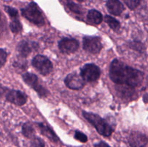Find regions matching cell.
Segmentation results:
<instances>
[{
  "label": "cell",
  "instance_id": "6da1fadb",
  "mask_svg": "<svg viewBox=\"0 0 148 147\" xmlns=\"http://www.w3.org/2000/svg\"><path fill=\"white\" fill-rule=\"evenodd\" d=\"M110 78L116 84L135 87L141 84L144 74L140 71L127 66L121 61L114 59L110 66Z\"/></svg>",
  "mask_w": 148,
  "mask_h": 147
},
{
  "label": "cell",
  "instance_id": "7a4b0ae2",
  "mask_svg": "<svg viewBox=\"0 0 148 147\" xmlns=\"http://www.w3.org/2000/svg\"><path fill=\"white\" fill-rule=\"evenodd\" d=\"M84 118H86L94 127L98 133L104 137H109L112 134L114 129L111 127V125L106 122L103 118H101L99 115L92 112H88L83 111L82 112Z\"/></svg>",
  "mask_w": 148,
  "mask_h": 147
},
{
  "label": "cell",
  "instance_id": "3957f363",
  "mask_svg": "<svg viewBox=\"0 0 148 147\" xmlns=\"http://www.w3.org/2000/svg\"><path fill=\"white\" fill-rule=\"evenodd\" d=\"M22 14L27 20L37 25H43L44 24V17L40 8L36 2L31 1L27 7L21 10Z\"/></svg>",
  "mask_w": 148,
  "mask_h": 147
},
{
  "label": "cell",
  "instance_id": "277c9868",
  "mask_svg": "<svg viewBox=\"0 0 148 147\" xmlns=\"http://www.w3.org/2000/svg\"><path fill=\"white\" fill-rule=\"evenodd\" d=\"M32 65L42 75H47L53 69V64L46 56L38 55L32 61Z\"/></svg>",
  "mask_w": 148,
  "mask_h": 147
},
{
  "label": "cell",
  "instance_id": "5b68a950",
  "mask_svg": "<svg viewBox=\"0 0 148 147\" xmlns=\"http://www.w3.org/2000/svg\"><path fill=\"white\" fill-rule=\"evenodd\" d=\"M101 76V70L98 66L92 63L85 65L81 69V76L85 82H95Z\"/></svg>",
  "mask_w": 148,
  "mask_h": 147
},
{
  "label": "cell",
  "instance_id": "8992f818",
  "mask_svg": "<svg viewBox=\"0 0 148 147\" xmlns=\"http://www.w3.org/2000/svg\"><path fill=\"white\" fill-rule=\"evenodd\" d=\"M23 80L30 87L33 88L40 97H46L49 94L48 91L38 82V77L31 73H25L23 76Z\"/></svg>",
  "mask_w": 148,
  "mask_h": 147
},
{
  "label": "cell",
  "instance_id": "52a82bcc",
  "mask_svg": "<svg viewBox=\"0 0 148 147\" xmlns=\"http://www.w3.org/2000/svg\"><path fill=\"white\" fill-rule=\"evenodd\" d=\"M83 48L92 54H97L102 49L101 38L93 36H85L83 38Z\"/></svg>",
  "mask_w": 148,
  "mask_h": 147
},
{
  "label": "cell",
  "instance_id": "ba28073f",
  "mask_svg": "<svg viewBox=\"0 0 148 147\" xmlns=\"http://www.w3.org/2000/svg\"><path fill=\"white\" fill-rule=\"evenodd\" d=\"M64 83L71 89H79L85 85V82L81 75L77 74H69L64 79Z\"/></svg>",
  "mask_w": 148,
  "mask_h": 147
},
{
  "label": "cell",
  "instance_id": "9c48e42d",
  "mask_svg": "<svg viewBox=\"0 0 148 147\" xmlns=\"http://www.w3.org/2000/svg\"><path fill=\"white\" fill-rule=\"evenodd\" d=\"M79 48V43L76 39L63 38L59 42V48L62 53H71L76 51Z\"/></svg>",
  "mask_w": 148,
  "mask_h": 147
},
{
  "label": "cell",
  "instance_id": "30bf717a",
  "mask_svg": "<svg viewBox=\"0 0 148 147\" xmlns=\"http://www.w3.org/2000/svg\"><path fill=\"white\" fill-rule=\"evenodd\" d=\"M128 143L131 147H146L147 137L140 132H132L129 136Z\"/></svg>",
  "mask_w": 148,
  "mask_h": 147
},
{
  "label": "cell",
  "instance_id": "8fae6325",
  "mask_svg": "<svg viewBox=\"0 0 148 147\" xmlns=\"http://www.w3.org/2000/svg\"><path fill=\"white\" fill-rule=\"evenodd\" d=\"M7 101L16 105L21 106L27 102V96L22 92L18 90H10L6 95Z\"/></svg>",
  "mask_w": 148,
  "mask_h": 147
},
{
  "label": "cell",
  "instance_id": "7c38bea8",
  "mask_svg": "<svg viewBox=\"0 0 148 147\" xmlns=\"http://www.w3.org/2000/svg\"><path fill=\"white\" fill-rule=\"evenodd\" d=\"M37 47L38 44L36 43L31 41H27V40H23V41H21L19 43L17 48L22 56L26 57Z\"/></svg>",
  "mask_w": 148,
  "mask_h": 147
},
{
  "label": "cell",
  "instance_id": "4fadbf2b",
  "mask_svg": "<svg viewBox=\"0 0 148 147\" xmlns=\"http://www.w3.org/2000/svg\"><path fill=\"white\" fill-rule=\"evenodd\" d=\"M106 7L111 14L119 16L124 12V6L119 0H107Z\"/></svg>",
  "mask_w": 148,
  "mask_h": 147
},
{
  "label": "cell",
  "instance_id": "5bb4252c",
  "mask_svg": "<svg viewBox=\"0 0 148 147\" xmlns=\"http://www.w3.org/2000/svg\"><path fill=\"white\" fill-rule=\"evenodd\" d=\"M37 126L39 128L40 133L44 135L45 137H46L49 141L55 143V144L59 142V138L50 127L43 123H37Z\"/></svg>",
  "mask_w": 148,
  "mask_h": 147
},
{
  "label": "cell",
  "instance_id": "9a60e30c",
  "mask_svg": "<svg viewBox=\"0 0 148 147\" xmlns=\"http://www.w3.org/2000/svg\"><path fill=\"white\" fill-rule=\"evenodd\" d=\"M119 94H120L121 97L126 98V99H134L136 97L137 95L132 86L126 85L124 86H119Z\"/></svg>",
  "mask_w": 148,
  "mask_h": 147
},
{
  "label": "cell",
  "instance_id": "2e32d148",
  "mask_svg": "<svg viewBox=\"0 0 148 147\" xmlns=\"http://www.w3.org/2000/svg\"><path fill=\"white\" fill-rule=\"evenodd\" d=\"M87 19L90 23L93 24H101L103 20V16L100 12L95 10H91L88 12Z\"/></svg>",
  "mask_w": 148,
  "mask_h": 147
},
{
  "label": "cell",
  "instance_id": "e0dca14e",
  "mask_svg": "<svg viewBox=\"0 0 148 147\" xmlns=\"http://www.w3.org/2000/svg\"><path fill=\"white\" fill-rule=\"evenodd\" d=\"M22 133H23V135L27 138H33V137L36 136V132H35V129L33 128V126L32 125L31 123L30 122H26L23 125V128H22Z\"/></svg>",
  "mask_w": 148,
  "mask_h": 147
},
{
  "label": "cell",
  "instance_id": "ac0fdd59",
  "mask_svg": "<svg viewBox=\"0 0 148 147\" xmlns=\"http://www.w3.org/2000/svg\"><path fill=\"white\" fill-rule=\"evenodd\" d=\"M105 22L109 25V27L114 31H117L120 28V23L117 20L111 16H105Z\"/></svg>",
  "mask_w": 148,
  "mask_h": 147
},
{
  "label": "cell",
  "instance_id": "d6986e66",
  "mask_svg": "<svg viewBox=\"0 0 148 147\" xmlns=\"http://www.w3.org/2000/svg\"><path fill=\"white\" fill-rule=\"evenodd\" d=\"M10 30L12 33H18L22 30V24L19 19H12L10 24Z\"/></svg>",
  "mask_w": 148,
  "mask_h": 147
},
{
  "label": "cell",
  "instance_id": "ffe728a7",
  "mask_svg": "<svg viewBox=\"0 0 148 147\" xmlns=\"http://www.w3.org/2000/svg\"><path fill=\"white\" fill-rule=\"evenodd\" d=\"M30 146L31 147H45L46 144L42 138L36 135L30 139Z\"/></svg>",
  "mask_w": 148,
  "mask_h": 147
},
{
  "label": "cell",
  "instance_id": "44dd1931",
  "mask_svg": "<svg viewBox=\"0 0 148 147\" xmlns=\"http://www.w3.org/2000/svg\"><path fill=\"white\" fill-rule=\"evenodd\" d=\"M4 10L6 12L9 14L11 19H17L18 18V12L16 9L13 8V7H10V6H4Z\"/></svg>",
  "mask_w": 148,
  "mask_h": 147
},
{
  "label": "cell",
  "instance_id": "7402d4cb",
  "mask_svg": "<svg viewBox=\"0 0 148 147\" xmlns=\"http://www.w3.org/2000/svg\"><path fill=\"white\" fill-rule=\"evenodd\" d=\"M123 2L131 10H134L138 7L142 0H122Z\"/></svg>",
  "mask_w": 148,
  "mask_h": 147
},
{
  "label": "cell",
  "instance_id": "603a6c76",
  "mask_svg": "<svg viewBox=\"0 0 148 147\" xmlns=\"http://www.w3.org/2000/svg\"><path fill=\"white\" fill-rule=\"evenodd\" d=\"M66 5H67L68 8H69L71 11L76 13V14H80V13L82 12L80 7H79V5H77V4H75V3H74L73 1H72L71 0H67Z\"/></svg>",
  "mask_w": 148,
  "mask_h": 147
},
{
  "label": "cell",
  "instance_id": "cb8c5ba5",
  "mask_svg": "<svg viewBox=\"0 0 148 147\" xmlns=\"http://www.w3.org/2000/svg\"><path fill=\"white\" fill-rule=\"evenodd\" d=\"M75 138L81 143H86L88 141V136L79 131H76L75 133Z\"/></svg>",
  "mask_w": 148,
  "mask_h": 147
},
{
  "label": "cell",
  "instance_id": "d4e9b609",
  "mask_svg": "<svg viewBox=\"0 0 148 147\" xmlns=\"http://www.w3.org/2000/svg\"><path fill=\"white\" fill-rule=\"evenodd\" d=\"M7 53H6L4 49L0 48V68L2 67L7 61Z\"/></svg>",
  "mask_w": 148,
  "mask_h": 147
},
{
  "label": "cell",
  "instance_id": "484cf974",
  "mask_svg": "<svg viewBox=\"0 0 148 147\" xmlns=\"http://www.w3.org/2000/svg\"><path fill=\"white\" fill-rule=\"evenodd\" d=\"M94 147H111L108 144L104 141H100L98 144H94Z\"/></svg>",
  "mask_w": 148,
  "mask_h": 147
},
{
  "label": "cell",
  "instance_id": "4316f807",
  "mask_svg": "<svg viewBox=\"0 0 148 147\" xmlns=\"http://www.w3.org/2000/svg\"><path fill=\"white\" fill-rule=\"evenodd\" d=\"M5 89H6L5 88L3 87V86L0 84V98L3 96L4 93L5 92Z\"/></svg>",
  "mask_w": 148,
  "mask_h": 147
},
{
  "label": "cell",
  "instance_id": "83f0119b",
  "mask_svg": "<svg viewBox=\"0 0 148 147\" xmlns=\"http://www.w3.org/2000/svg\"><path fill=\"white\" fill-rule=\"evenodd\" d=\"M77 1H79V2H82V1H85V0H77Z\"/></svg>",
  "mask_w": 148,
  "mask_h": 147
},
{
  "label": "cell",
  "instance_id": "f1b7e54d",
  "mask_svg": "<svg viewBox=\"0 0 148 147\" xmlns=\"http://www.w3.org/2000/svg\"><path fill=\"white\" fill-rule=\"evenodd\" d=\"M0 20H1V13H0Z\"/></svg>",
  "mask_w": 148,
  "mask_h": 147
},
{
  "label": "cell",
  "instance_id": "f546056e",
  "mask_svg": "<svg viewBox=\"0 0 148 147\" xmlns=\"http://www.w3.org/2000/svg\"><path fill=\"white\" fill-rule=\"evenodd\" d=\"M0 30H1V27H0ZM0 33H1V30H0Z\"/></svg>",
  "mask_w": 148,
  "mask_h": 147
}]
</instances>
